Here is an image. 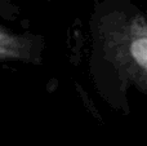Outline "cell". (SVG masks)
<instances>
[{
	"instance_id": "6da1fadb",
	"label": "cell",
	"mask_w": 147,
	"mask_h": 146,
	"mask_svg": "<svg viewBox=\"0 0 147 146\" xmlns=\"http://www.w3.org/2000/svg\"><path fill=\"white\" fill-rule=\"evenodd\" d=\"M130 54L136 64L145 70L147 65V39L145 36L133 40L130 45Z\"/></svg>"
},
{
	"instance_id": "7a4b0ae2",
	"label": "cell",
	"mask_w": 147,
	"mask_h": 146,
	"mask_svg": "<svg viewBox=\"0 0 147 146\" xmlns=\"http://www.w3.org/2000/svg\"><path fill=\"white\" fill-rule=\"evenodd\" d=\"M12 51H13V48H12V41H10V39L0 32V56L12 54L10 53Z\"/></svg>"
}]
</instances>
